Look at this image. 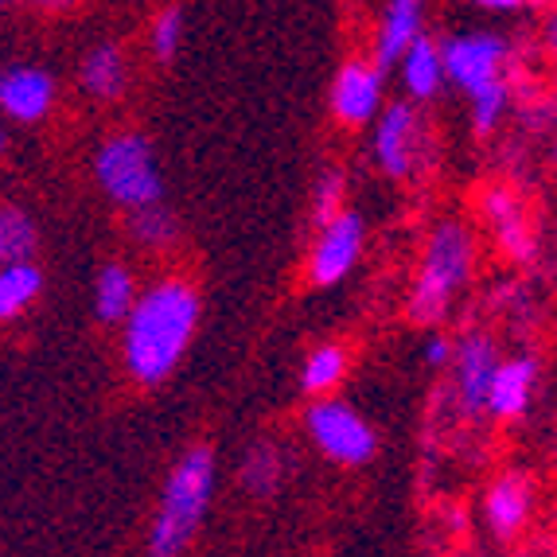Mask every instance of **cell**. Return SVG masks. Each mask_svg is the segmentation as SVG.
I'll return each mask as SVG.
<instances>
[{
  "mask_svg": "<svg viewBox=\"0 0 557 557\" xmlns=\"http://www.w3.org/2000/svg\"><path fill=\"white\" fill-rule=\"evenodd\" d=\"M421 36H425V0H386L371 59L382 71H394L398 59L409 51V44Z\"/></svg>",
  "mask_w": 557,
  "mask_h": 557,
  "instance_id": "obj_16",
  "label": "cell"
},
{
  "mask_svg": "<svg viewBox=\"0 0 557 557\" xmlns=\"http://www.w3.org/2000/svg\"><path fill=\"white\" fill-rule=\"evenodd\" d=\"M480 214H483V223H487V231H492L495 246L503 250V258L515 261V265L534 261L539 242H534V231H530L527 207H522V199L515 196L511 187H503V184L487 187L480 196Z\"/></svg>",
  "mask_w": 557,
  "mask_h": 557,
  "instance_id": "obj_12",
  "label": "cell"
},
{
  "mask_svg": "<svg viewBox=\"0 0 557 557\" xmlns=\"http://www.w3.org/2000/svg\"><path fill=\"white\" fill-rule=\"evenodd\" d=\"M94 180L102 196L121 211H140L164 199V176H160L157 149L137 129H117L94 149Z\"/></svg>",
  "mask_w": 557,
  "mask_h": 557,
  "instance_id": "obj_5",
  "label": "cell"
},
{
  "mask_svg": "<svg viewBox=\"0 0 557 557\" xmlns=\"http://www.w3.org/2000/svg\"><path fill=\"white\" fill-rule=\"evenodd\" d=\"M332 117L347 129H367L386 110V71L374 59H347L332 78Z\"/></svg>",
  "mask_w": 557,
  "mask_h": 557,
  "instance_id": "obj_10",
  "label": "cell"
},
{
  "mask_svg": "<svg viewBox=\"0 0 557 557\" xmlns=\"http://www.w3.org/2000/svg\"><path fill=\"white\" fill-rule=\"evenodd\" d=\"M4 145H9V140H4V129H0V152H4Z\"/></svg>",
  "mask_w": 557,
  "mask_h": 557,
  "instance_id": "obj_31",
  "label": "cell"
},
{
  "mask_svg": "<svg viewBox=\"0 0 557 557\" xmlns=\"http://www.w3.org/2000/svg\"><path fill=\"white\" fill-rule=\"evenodd\" d=\"M347 211V172L344 168H324L312 184V199H308V219H312V231L324 223H332L335 214Z\"/></svg>",
  "mask_w": 557,
  "mask_h": 557,
  "instance_id": "obj_23",
  "label": "cell"
},
{
  "mask_svg": "<svg viewBox=\"0 0 557 557\" xmlns=\"http://www.w3.org/2000/svg\"><path fill=\"white\" fill-rule=\"evenodd\" d=\"M180 44H184V12L180 9H164L152 16L149 28V51L157 63H172L180 55Z\"/></svg>",
  "mask_w": 557,
  "mask_h": 557,
  "instance_id": "obj_25",
  "label": "cell"
},
{
  "mask_svg": "<svg viewBox=\"0 0 557 557\" xmlns=\"http://www.w3.org/2000/svg\"><path fill=\"white\" fill-rule=\"evenodd\" d=\"M55 110V78L39 63H12L0 71V113L16 125H39Z\"/></svg>",
  "mask_w": 557,
  "mask_h": 557,
  "instance_id": "obj_13",
  "label": "cell"
},
{
  "mask_svg": "<svg viewBox=\"0 0 557 557\" xmlns=\"http://www.w3.org/2000/svg\"><path fill=\"white\" fill-rule=\"evenodd\" d=\"M534 503H539L534 480L519 468H507L483 487V527L495 542H515L527 530V522L534 519Z\"/></svg>",
  "mask_w": 557,
  "mask_h": 557,
  "instance_id": "obj_11",
  "label": "cell"
},
{
  "mask_svg": "<svg viewBox=\"0 0 557 557\" xmlns=\"http://www.w3.org/2000/svg\"><path fill=\"white\" fill-rule=\"evenodd\" d=\"M475 258H480V246H475L472 226L460 219L433 223V231L425 234V246H421L418 273H413V288L406 300L409 320L421 327L445 324L460 293L472 285Z\"/></svg>",
  "mask_w": 557,
  "mask_h": 557,
  "instance_id": "obj_4",
  "label": "cell"
},
{
  "mask_svg": "<svg viewBox=\"0 0 557 557\" xmlns=\"http://www.w3.org/2000/svg\"><path fill=\"white\" fill-rule=\"evenodd\" d=\"M214 487H219V453L207 441L184 448L176 456L172 472H168L164 487H160V503L149 522L145 554L184 557L187 549L196 546L203 519L214 503Z\"/></svg>",
  "mask_w": 557,
  "mask_h": 557,
  "instance_id": "obj_3",
  "label": "cell"
},
{
  "mask_svg": "<svg viewBox=\"0 0 557 557\" xmlns=\"http://www.w3.org/2000/svg\"><path fill=\"white\" fill-rule=\"evenodd\" d=\"M421 149H425V125H421L418 102H386L379 121L371 125V160L386 180H409L418 172Z\"/></svg>",
  "mask_w": 557,
  "mask_h": 557,
  "instance_id": "obj_8",
  "label": "cell"
},
{
  "mask_svg": "<svg viewBox=\"0 0 557 557\" xmlns=\"http://www.w3.org/2000/svg\"><path fill=\"white\" fill-rule=\"evenodd\" d=\"M549 157H554V164H557V133H554V145H549Z\"/></svg>",
  "mask_w": 557,
  "mask_h": 557,
  "instance_id": "obj_30",
  "label": "cell"
},
{
  "mask_svg": "<svg viewBox=\"0 0 557 557\" xmlns=\"http://www.w3.org/2000/svg\"><path fill=\"white\" fill-rule=\"evenodd\" d=\"M453 351H456V339H448L445 332H433L425 339V362L433 371H448V362H453Z\"/></svg>",
  "mask_w": 557,
  "mask_h": 557,
  "instance_id": "obj_26",
  "label": "cell"
},
{
  "mask_svg": "<svg viewBox=\"0 0 557 557\" xmlns=\"http://www.w3.org/2000/svg\"><path fill=\"white\" fill-rule=\"evenodd\" d=\"M293 475V453L285 441L258 437L253 445H246L238 460V487L253 499H273Z\"/></svg>",
  "mask_w": 557,
  "mask_h": 557,
  "instance_id": "obj_15",
  "label": "cell"
},
{
  "mask_svg": "<svg viewBox=\"0 0 557 557\" xmlns=\"http://www.w3.org/2000/svg\"><path fill=\"white\" fill-rule=\"evenodd\" d=\"M0 234H4V261H32L39 250V226L24 207H0Z\"/></svg>",
  "mask_w": 557,
  "mask_h": 557,
  "instance_id": "obj_24",
  "label": "cell"
},
{
  "mask_svg": "<svg viewBox=\"0 0 557 557\" xmlns=\"http://www.w3.org/2000/svg\"><path fill=\"white\" fill-rule=\"evenodd\" d=\"M140 297L137 273L125 261H106L94 277V317L106 327H121Z\"/></svg>",
  "mask_w": 557,
  "mask_h": 557,
  "instance_id": "obj_19",
  "label": "cell"
},
{
  "mask_svg": "<svg viewBox=\"0 0 557 557\" xmlns=\"http://www.w3.org/2000/svg\"><path fill=\"white\" fill-rule=\"evenodd\" d=\"M499 344H495L492 332L483 327H472L456 339L453 362H448V386L445 398L453 401V409L465 421L487 413V391H492V379L499 371Z\"/></svg>",
  "mask_w": 557,
  "mask_h": 557,
  "instance_id": "obj_7",
  "label": "cell"
},
{
  "mask_svg": "<svg viewBox=\"0 0 557 557\" xmlns=\"http://www.w3.org/2000/svg\"><path fill=\"white\" fill-rule=\"evenodd\" d=\"M445 51L448 86L468 98L475 137H492L511 113L515 98V44L503 32L475 28L448 36L441 44Z\"/></svg>",
  "mask_w": 557,
  "mask_h": 557,
  "instance_id": "obj_2",
  "label": "cell"
},
{
  "mask_svg": "<svg viewBox=\"0 0 557 557\" xmlns=\"http://www.w3.org/2000/svg\"><path fill=\"white\" fill-rule=\"evenodd\" d=\"M347 367H351V355H347L344 344H317L312 351L305 355L297 374V386L305 398H327V394L339 391V382L347 379Z\"/></svg>",
  "mask_w": 557,
  "mask_h": 557,
  "instance_id": "obj_20",
  "label": "cell"
},
{
  "mask_svg": "<svg viewBox=\"0 0 557 557\" xmlns=\"http://www.w3.org/2000/svg\"><path fill=\"white\" fill-rule=\"evenodd\" d=\"M0 4H12V0H0ZM24 4H55V0H24Z\"/></svg>",
  "mask_w": 557,
  "mask_h": 557,
  "instance_id": "obj_29",
  "label": "cell"
},
{
  "mask_svg": "<svg viewBox=\"0 0 557 557\" xmlns=\"http://www.w3.org/2000/svg\"><path fill=\"white\" fill-rule=\"evenodd\" d=\"M542 47L549 59H557V9H549V16L542 20Z\"/></svg>",
  "mask_w": 557,
  "mask_h": 557,
  "instance_id": "obj_28",
  "label": "cell"
},
{
  "mask_svg": "<svg viewBox=\"0 0 557 557\" xmlns=\"http://www.w3.org/2000/svg\"><path fill=\"white\" fill-rule=\"evenodd\" d=\"M480 12H495V16H511V12H522L530 0H472Z\"/></svg>",
  "mask_w": 557,
  "mask_h": 557,
  "instance_id": "obj_27",
  "label": "cell"
},
{
  "mask_svg": "<svg viewBox=\"0 0 557 557\" xmlns=\"http://www.w3.org/2000/svg\"><path fill=\"white\" fill-rule=\"evenodd\" d=\"M129 238L137 242L140 250L160 253V250H172L180 242V219L176 211L160 199L152 207H140V211H129Z\"/></svg>",
  "mask_w": 557,
  "mask_h": 557,
  "instance_id": "obj_22",
  "label": "cell"
},
{
  "mask_svg": "<svg viewBox=\"0 0 557 557\" xmlns=\"http://www.w3.org/2000/svg\"><path fill=\"white\" fill-rule=\"evenodd\" d=\"M199 317H203V300H199L196 281L168 273L140 288L137 305L121 324L125 374L145 391L164 386L196 339Z\"/></svg>",
  "mask_w": 557,
  "mask_h": 557,
  "instance_id": "obj_1",
  "label": "cell"
},
{
  "mask_svg": "<svg viewBox=\"0 0 557 557\" xmlns=\"http://www.w3.org/2000/svg\"><path fill=\"white\" fill-rule=\"evenodd\" d=\"M362 246H367V223H362L359 211H339L332 223L317 226V238L308 246L305 261V277L312 288H332L339 281H347L355 273L362 258Z\"/></svg>",
  "mask_w": 557,
  "mask_h": 557,
  "instance_id": "obj_9",
  "label": "cell"
},
{
  "mask_svg": "<svg viewBox=\"0 0 557 557\" xmlns=\"http://www.w3.org/2000/svg\"><path fill=\"white\" fill-rule=\"evenodd\" d=\"M305 437L335 468H367L379 456L374 425L351 401L335 398V394L312 398V406L305 409Z\"/></svg>",
  "mask_w": 557,
  "mask_h": 557,
  "instance_id": "obj_6",
  "label": "cell"
},
{
  "mask_svg": "<svg viewBox=\"0 0 557 557\" xmlns=\"http://www.w3.org/2000/svg\"><path fill=\"white\" fill-rule=\"evenodd\" d=\"M78 86L86 98L113 106L129 90V59L117 44H94L78 63Z\"/></svg>",
  "mask_w": 557,
  "mask_h": 557,
  "instance_id": "obj_17",
  "label": "cell"
},
{
  "mask_svg": "<svg viewBox=\"0 0 557 557\" xmlns=\"http://www.w3.org/2000/svg\"><path fill=\"white\" fill-rule=\"evenodd\" d=\"M539 374H542V367L534 355H511V359H503L492 379V391H487V418H495V421L527 418V409L534 406V394H539Z\"/></svg>",
  "mask_w": 557,
  "mask_h": 557,
  "instance_id": "obj_14",
  "label": "cell"
},
{
  "mask_svg": "<svg viewBox=\"0 0 557 557\" xmlns=\"http://www.w3.org/2000/svg\"><path fill=\"white\" fill-rule=\"evenodd\" d=\"M398 78H401V90L409 94V102H433L441 90L448 86L445 75V51L433 36H421L409 44V51L398 59Z\"/></svg>",
  "mask_w": 557,
  "mask_h": 557,
  "instance_id": "obj_18",
  "label": "cell"
},
{
  "mask_svg": "<svg viewBox=\"0 0 557 557\" xmlns=\"http://www.w3.org/2000/svg\"><path fill=\"white\" fill-rule=\"evenodd\" d=\"M44 293V270L32 261H0V324H12Z\"/></svg>",
  "mask_w": 557,
  "mask_h": 557,
  "instance_id": "obj_21",
  "label": "cell"
},
{
  "mask_svg": "<svg viewBox=\"0 0 557 557\" xmlns=\"http://www.w3.org/2000/svg\"><path fill=\"white\" fill-rule=\"evenodd\" d=\"M0 261H4V234H0Z\"/></svg>",
  "mask_w": 557,
  "mask_h": 557,
  "instance_id": "obj_32",
  "label": "cell"
}]
</instances>
